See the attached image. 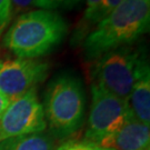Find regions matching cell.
Masks as SVG:
<instances>
[{"mask_svg": "<svg viewBox=\"0 0 150 150\" xmlns=\"http://www.w3.org/2000/svg\"><path fill=\"white\" fill-rule=\"evenodd\" d=\"M9 103H10V100L0 92V119H1V117H2L4 112L6 111L7 107L9 106Z\"/></svg>", "mask_w": 150, "mask_h": 150, "instance_id": "obj_17", "label": "cell"}, {"mask_svg": "<svg viewBox=\"0 0 150 150\" xmlns=\"http://www.w3.org/2000/svg\"><path fill=\"white\" fill-rule=\"evenodd\" d=\"M90 113L85 141L99 145L102 140L118 132L132 116L127 101L121 100L91 83Z\"/></svg>", "mask_w": 150, "mask_h": 150, "instance_id": "obj_5", "label": "cell"}, {"mask_svg": "<svg viewBox=\"0 0 150 150\" xmlns=\"http://www.w3.org/2000/svg\"><path fill=\"white\" fill-rule=\"evenodd\" d=\"M121 2H122V0H102L101 5L99 7V10L93 19V28L96 27L102 19H105L110 12H112Z\"/></svg>", "mask_w": 150, "mask_h": 150, "instance_id": "obj_13", "label": "cell"}, {"mask_svg": "<svg viewBox=\"0 0 150 150\" xmlns=\"http://www.w3.org/2000/svg\"><path fill=\"white\" fill-rule=\"evenodd\" d=\"M144 58L139 49L130 46L108 51L95 59L91 83L127 101Z\"/></svg>", "mask_w": 150, "mask_h": 150, "instance_id": "obj_4", "label": "cell"}, {"mask_svg": "<svg viewBox=\"0 0 150 150\" xmlns=\"http://www.w3.org/2000/svg\"><path fill=\"white\" fill-rule=\"evenodd\" d=\"M12 19L10 0H0V38Z\"/></svg>", "mask_w": 150, "mask_h": 150, "instance_id": "obj_14", "label": "cell"}, {"mask_svg": "<svg viewBox=\"0 0 150 150\" xmlns=\"http://www.w3.org/2000/svg\"><path fill=\"white\" fill-rule=\"evenodd\" d=\"M49 64L39 59H0V92L10 101L46 80Z\"/></svg>", "mask_w": 150, "mask_h": 150, "instance_id": "obj_7", "label": "cell"}, {"mask_svg": "<svg viewBox=\"0 0 150 150\" xmlns=\"http://www.w3.org/2000/svg\"><path fill=\"white\" fill-rule=\"evenodd\" d=\"M47 128L42 103L33 88L10 101L0 119V141L25 134H40Z\"/></svg>", "mask_w": 150, "mask_h": 150, "instance_id": "obj_6", "label": "cell"}, {"mask_svg": "<svg viewBox=\"0 0 150 150\" xmlns=\"http://www.w3.org/2000/svg\"><path fill=\"white\" fill-rule=\"evenodd\" d=\"M149 26L150 1L122 0L83 39L85 56L95 60L108 51L130 46L149 31Z\"/></svg>", "mask_w": 150, "mask_h": 150, "instance_id": "obj_1", "label": "cell"}, {"mask_svg": "<svg viewBox=\"0 0 150 150\" xmlns=\"http://www.w3.org/2000/svg\"><path fill=\"white\" fill-rule=\"evenodd\" d=\"M83 0H35V7L45 10H71L80 5Z\"/></svg>", "mask_w": 150, "mask_h": 150, "instance_id": "obj_12", "label": "cell"}, {"mask_svg": "<svg viewBox=\"0 0 150 150\" xmlns=\"http://www.w3.org/2000/svg\"><path fill=\"white\" fill-rule=\"evenodd\" d=\"M11 6V15H21L23 11L27 10L30 7H35V0H10Z\"/></svg>", "mask_w": 150, "mask_h": 150, "instance_id": "obj_16", "label": "cell"}, {"mask_svg": "<svg viewBox=\"0 0 150 150\" xmlns=\"http://www.w3.org/2000/svg\"><path fill=\"white\" fill-rule=\"evenodd\" d=\"M57 150H110L88 141H68L61 145Z\"/></svg>", "mask_w": 150, "mask_h": 150, "instance_id": "obj_15", "label": "cell"}, {"mask_svg": "<svg viewBox=\"0 0 150 150\" xmlns=\"http://www.w3.org/2000/svg\"><path fill=\"white\" fill-rule=\"evenodd\" d=\"M98 146L110 150H150V128L131 117L118 132Z\"/></svg>", "mask_w": 150, "mask_h": 150, "instance_id": "obj_8", "label": "cell"}, {"mask_svg": "<svg viewBox=\"0 0 150 150\" xmlns=\"http://www.w3.org/2000/svg\"><path fill=\"white\" fill-rule=\"evenodd\" d=\"M0 150H54V144L48 134H25L0 141Z\"/></svg>", "mask_w": 150, "mask_h": 150, "instance_id": "obj_10", "label": "cell"}, {"mask_svg": "<svg viewBox=\"0 0 150 150\" xmlns=\"http://www.w3.org/2000/svg\"><path fill=\"white\" fill-rule=\"evenodd\" d=\"M46 122L56 136L64 138L77 132L86 112V93L82 81L64 72L50 81L45 93Z\"/></svg>", "mask_w": 150, "mask_h": 150, "instance_id": "obj_3", "label": "cell"}, {"mask_svg": "<svg viewBox=\"0 0 150 150\" xmlns=\"http://www.w3.org/2000/svg\"><path fill=\"white\" fill-rule=\"evenodd\" d=\"M148 1H150V0H148Z\"/></svg>", "mask_w": 150, "mask_h": 150, "instance_id": "obj_18", "label": "cell"}, {"mask_svg": "<svg viewBox=\"0 0 150 150\" xmlns=\"http://www.w3.org/2000/svg\"><path fill=\"white\" fill-rule=\"evenodd\" d=\"M127 103L134 118L150 126V68L146 57L140 64Z\"/></svg>", "mask_w": 150, "mask_h": 150, "instance_id": "obj_9", "label": "cell"}, {"mask_svg": "<svg viewBox=\"0 0 150 150\" xmlns=\"http://www.w3.org/2000/svg\"><path fill=\"white\" fill-rule=\"evenodd\" d=\"M68 23L57 11L37 9L17 17L6 31L2 43L17 58L37 59L64 41Z\"/></svg>", "mask_w": 150, "mask_h": 150, "instance_id": "obj_2", "label": "cell"}, {"mask_svg": "<svg viewBox=\"0 0 150 150\" xmlns=\"http://www.w3.org/2000/svg\"><path fill=\"white\" fill-rule=\"evenodd\" d=\"M101 2L102 0H86V9L83 12V16L80 19V21L78 22L71 39V41L74 43H79L80 41H83V39L93 29V19L99 10Z\"/></svg>", "mask_w": 150, "mask_h": 150, "instance_id": "obj_11", "label": "cell"}]
</instances>
